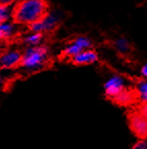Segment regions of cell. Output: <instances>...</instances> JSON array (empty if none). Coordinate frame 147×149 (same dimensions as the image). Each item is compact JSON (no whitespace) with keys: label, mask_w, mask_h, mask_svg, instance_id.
<instances>
[{"label":"cell","mask_w":147,"mask_h":149,"mask_svg":"<svg viewBox=\"0 0 147 149\" xmlns=\"http://www.w3.org/2000/svg\"><path fill=\"white\" fill-rule=\"evenodd\" d=\"M4 39V38H3V36H2V34H1V32H0V42L2 41V40Z\"/></svg>","instance_id":"20"},{"label":"cell","mask_w":147,"mask_h":149,"mask_svg":"<svg viewBox=\"0 0 147 149\" xmlns=\"http://www.w3.org/2000/svg\"><path fill=\"white\" fill-rule=\"evenodd\" d=\"M0 32L2 34L4 39H9L15 36L17 33V27H15V22L6 21V22L0 23Z\"/></svg>","instance_id":"11"},{"label":"cell","mask_w":147,"mask_h":149,"mask_svg":"<svg viewBox=\"0 0 147 149\" xmlns=\"http://www.w3.org/2000/svg\"><path fill=\"white\" fill-rule=\"evenodd\" d=\"M114 46L121 54H125L130 51V43L125 38H118L114 42Z\"/></svg>","instance_id":"14"},{"label":"cell","mask_w":147,"mask_h":149,"mask_svg":"<svg viewBox=\"0 0 147 149\" xmlns=\"http://www.w3.org/2000/svg\"><path fill=\"white\" fill-rule=\"evenodd\" d=\"M48 10L46 0H19L13 8V20L15 24L29 27L44 17Z\"/></svg>","instance_id":"1"},{"label":"cell","mask_w":147,"mask_h":149,"mask_svg":"<svg viewBox=\"0 0 147 149\" xmlns=\"http://www.w3.org/2000/svg\"><path fill=\"white\" fill-rule=\"evenodd\" d=\"M130 130L138 139L147 138V117L141 114L138 110L133 111L127 115Z\"/></svg>","instance_id":"4"},{"label":"cell","mask_w":147,"mask_h":149,"mask_svg":"<svg viewBox=\"0 0 147 149\" xmlns=\"http://www.w3.org/2000/svg\"><path fill=\"white\" fill-rule=\"evenodd\" d=\"M136 92L139 100H141L142 103H147V79L139 82Z\"/></svg>","instance_id":"12"},{"label":"cell","mask_w":147,"mask_h":149,"mask_svg":"<svg viewBox=\"0 0 147 149\" xmlns=\"http://www.w3.org/2000/svg\"><path fill=\"white\" fill-rule=\"evenodd\" d=\"M3 84H4V79H3L2 75L0 74V88H2V86H3Z\"/></svg>","instance_id":"19"},{"label":"cell","mask_w":147,"mask_h":149,"mask_svg":"<svg viewBox=\"0 0 147 149\" xmlns=\"http://www.w3.org/2000/svg\"><path fill=\"white\" fill-rule=\"evenodd\" d=\"M42 41H43V34L38 32H34V31H31V30L29 33L25 34L24 37H23V42L27 46L41 45Z\"/></svg>","instance_id":"10"},{"label":"cell","mask_w":147,"mask_h":149,"mask_svg":"<svg viewBox=\"0 0 147 149\" xmlns=\"http://www.w3.org/2000/svg\"><path fill=\"white\" fill-rule=\"evenodd\" d=\"M137 100H139L137 92L130 88H123L115 98L112 99V101L119 106H130L134 104Z\"/></svg>","instance_id":"9"},{"label":"cell","mask_w":147,"mask_h":149,"mask_svg":"<svg viewBox=\"0 0 147 149\" xmlns=\"http://www.w3.org/2000/svg\"><path fill=\"white\" fill-rule=\"evenodd\" d=\"M138 111L140 112L141 114H143L145 117H147V103H143L142 105L139 107Z\"/></svg>","instance_id":"16"},{"label":"cell","mask_w":147,"mask_h":149,"mask_svg":"<svg viewBox=\"0 0 147 149\" xmlns=\"http://www.w3.org/2000/svg\"><path fill=\"white\" fill-rule=\"evenodd\" d=\"M125 88L123 86V81L121 77L114 76L110 78L104 86V91H105V96L108 99L112 100L113 98L117 96L121 91Z\"/></svg>","instance_id":"8"},{"label":"cell","mask_w":147,"mask_h":149,"mask_svg":"<svg viewBox=\"0 0 147 149\" xmlns=\"http://www.w3.org/2000/svg\"><path fill=\"white\" fill-rule=\"evenodd\" d=\"M22 53L17 48H9L0 54V68L11 70L21 65Z\"/></svg>","instance_id":"6"},{"label":"cell","mask_w":147,"mask_h":149,"mask_svg":"<svg viewBox=\"0 0 147 149\" xmlns=\"http://www.w3.org/2000/svg\"><path fill=\"white\" fill-rule=\"evenodd\" d=\"M60 23H61V13L59 11L48 10L44 17L29 26V28L31 31L44 34V33H51L55 31L60 25Z\"/></svg>","instance_id":"3"},{"label":"cell","mask_w":147,"mask_h":149,"mask_svg":"<svg viewBox=\"0 0 147 149\" xmlns=\"http://www.w3.org/2000/svg\"><path fill=\"white\" fill-rule=\"evenodd\" d=\"M133 149H147V140L146 139H139L134 144Z\"/></svg>","instance_id":"15"},{"label":"cell","mask_w":147,"mask_h":149,"mask_svg":"<svg viewBox=\"0 0 147 149\" xmlns=\"http://www.w3.org/2000/svg\"><path fill=\"white\" fill-rule=\"evenodd\" d=\"M48 61V49L44 45L27 46L22 53L21 67L28 72L41 70Z\"/></svg>","instance_id":"2"},{"label":"cell","mask_w":147,"mask_h":149,"mask_svg":"<svg viewBox=\"0 0 147 149\" xmlns=\"http://www.w3.org/2000/svg\"><path fill=\"white\" fill-rule=\"evenodd\" d=\"M15 2V0H0V4H5V5H11Z\"/></svg>","instance_id":"17"},{"label":"cell","mask_w":147,"mask_h":149,"mask_svg":"<svg viewBox=\"0 0 147 149\" xmlns=\"http://www.w3.org/2000/svg\"><path fill=\"white\" fill-rule=\"evenodd\" d=\"M70 60L74 65L77 66L91 65V64H94L98 61V54L91 48H88V49H84V51L77 54L76 56L72 57Z\"/></svg>","instance_id":"7"},{"label":"cell","mask_w":147,"mask_h":149,"mask_svg":"<svg viewBox=\"0 0 147 149\" xmlns=\"http://www.w3.org/2000/svg\"><path fill=\"white\" fill-rule=\"evenodd\" d=\"M13 18V9L10 8V5L0 4V23L10 21Z\"/></svg>","instance_id":"13"},{"label":"cell","mask_w":147,"mask_h":149,"mask_svg":"<svg viewBox=\"0 0 147 149\" xmlns=\"http://www.w3.org/2000/svg\"><path fill=\"white\" fill-rule=\"evenodd\" d=\"M91 47H92V41L90 38L86 37V36H78V37L71 40L69 43H67V45L64 47L63 56L71 59L80 52Z\"/></svg>","instance_id":"5"},{"label":"cell","mask_w":147,"mask_h":149,"mask_svg":"<svg viewBox=\"0 0 147 149\" xmlns=\"http://www.w3.org/2000/svg\"><path fill=\"white\" fill-rule=\"evenodd\" d=\"M141 73H142L143 76H144L145 78L147 79V63L142 67V69H141Z\"/></svg>","instance_id":"18"}]
</instances>
